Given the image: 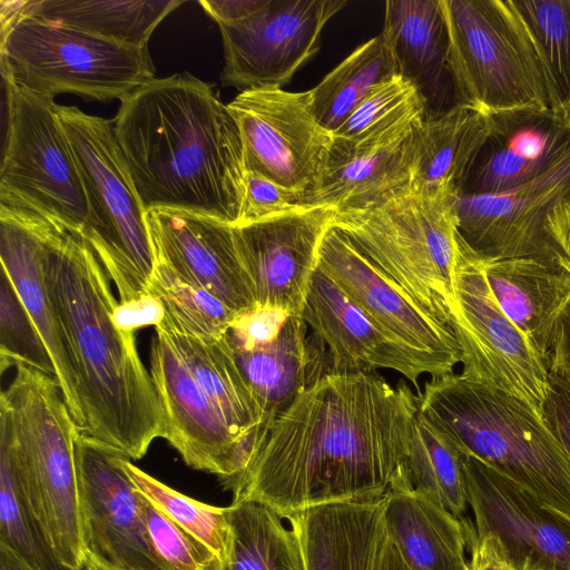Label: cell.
<instances>
[{"mask_svg":"<svg viewBox=\"0 0 570 570\" xmlns=\"http://www.w3.org/2000/svg\"><path fill=\"white\" fill-rule=\"evenodd\" d=\"M397 73L401 72L393 47L381 31L311 89L317 120L333 134L376 85Z\"/></svg>","mask_w":570,"mask_h":570,"instance_id":"836d02e7","label":"cell"},{"mask_svg":"<svg viewBox=\"0 0 570 570\" xmlns=\"http://www.w3.org/2000/svg\"><path fill=\"white\" fill-rule=\"evenodd\" d=\"M542 415L570 463V379L549 371Z\"/></svg>","mask_w":570,"mask_h":570,"instance_id":"f6af8a7d","label":"cell"},{"mask_svg":"<svg viewBox=\"0 0 570 570\" xmlns=\"http://www.w3.org/2000/svg\"><path fill=\"white\" fill-rule=\"evenodd\" d=\"M227 107L240 130L247 170L304 197L322 185L330 165L333 134L317 120L311 89L245 90Z\"/></svg>","mask_w":570,"mask_h":570,"instance_id":"4fadbf2b","label":"cell"},{"mask_svg":"<svg viewBox=\"0 0 570 570\" xmlns=\"http://www.w3.org/2000/svg\"><path fill=\"white\" fill-rule=\"evenodd\" d=\"M548 360L549 371L570 379V305L558 324Z\"/></svg>","mask_w":570,"mask_h":570,"instance_id":"681fc988","label":"cell"},{"mask_svg":"<svg viewBox=\"0 0 570 570\" xmlns=\"http://www.w3.org/2000/svg\"><path fill=\"white\" fill-rule=\"evenodd\" d=\"M462 465L476 537H495L515 570H570L569 517L473 456Z\"/></svg>","mask_w":570,"mask_h":570,"instance_id":"2e32d148","label":"cell"},{"mask_svg":"<svg viewBox=\"0 0 570 570\" xmlns=\"http://www.w3.org/2000/svg\"><path fill=\"white\" fill-rule=\"evenodd\" d=\"M288 317L283 309L254 307L237 316L227 332V337L236 348L261 347L277 338Z\"/></svg>","mask_w":570,"mask_h":570,"instance_id":"ee69618b","label":"cell"},{"mask_svg":"<svg viewBox=\"0 0 570 570\" xmlns=\"http://www.w3.org/2000/svg\"><path fill=\"white\" fill-rule=\"evenodd\" d=\"M0 395V456L58 560L85 570L75 439L79 431L55 376L17 364Z\"/></svg>","mask_w":570,"mask_h":570,"instance_id":"277c9868","label":"cell"},{"mask_svg":"<svg viewBox=\"0 0 570 570\" xmlns=\"http://www.w3.org/2000/svg\"><path fill=\"white\" fill-rule=\"evenodd\" d=\"M417 413L462 454L570 518V463L543 415L527 402L453 372L424 383Z\"/></svg>","mask_w":570,"mask_h":570,"instance_id":"5b68a950","label":"cell"},{"mask_svg":"<svg viewBox=\"0 0 570 570\" xmlns=\"http://www.w3.org/2000/svg\"><path fill=\"white\" fill-rule=\"evenodd\" d=\"M459 235L483 262L532 257L570 273V153L513 189L456 194Z\"/></svg>","mask_w":570,"mask_h":570,"instance_id":"8fae6325","label":"cell"},{"mask_svg":"<svg viewBox=\"0 0 570 570\" xmlns=\"http://www.w3.org/2000/svg\"><path fill=\"white\" fill-rule=\"evenodd\" d=\"M122 464L135 488L144 497L206 546L220 564L225 561L230 537L227 507L209 505L179 493L134 465L128 456Z\"/></svg>","mask_w":570,"mask_h":570,"instance_id":"8d00e7d4","label":"cell"},{"mask_svg":"<svg viewBox=\"0 0 570 570\" xmlns=\"http://www.w3.org/2000/svg\"><path fill=\"white\" fill-rule=\"evenodd\" d=\"M51 222L0 205V257L52 361L56 379L79 430L85 426L70 345L48 289L45 254Z\"/></svg>","mask_w":570,"mask_h":570,"instance_id":"603a6c76","label":"cell"},{"mask_svg":"<svg viewBox=\"0 0 570 570\" xmlns=\"http://www.w3.org/2000/svg\"><path fill=\"white\" fill-rule=\"evenodd\" d=\"M139 502L149 548L163 570L219 569V560L206 546L169 519L140 492Z\"/></svg>","mask_w":570,"mask_h":570,"instance_id":"60d3db41","label":"cell"},{"mask_svg":"<svg viewBox=\"0 0 570 570\" xmlns=\"http://www.w3.org/2000/svg\"><path fill=\"white\" fill-rule=\"evenodd\" d=\"M489 115V131L460 194H498L539 177L570 153V119L551 109Z\"/></svg>","mask_w":570,"mask_h":570,"instance_id":"cb8c5ba5","label":"cell"},{"mask_svg":"<svg viewBox=\"0 0 570 570\" xmlns=\"http://www.w3.org/2000/svg\"><path fill=\"white\" fill-rule=\"evenodd\" d=\"M417 395L375 372H331L273 420L233 501L283 519L317 505L383 499L405 464Z\"/></svg>","mask_w":570,"mask_h":570,"instance_id":"6da1fadb","label":"cell"},{"mask_svg":"<svg viewBox=\"0 0 570 570\" xmlns=\"http://www.w3.org/2000/svg\"><path fill=\"white\" fill-rule=\"evenodd\" d=\"M229 546L218 570H306L297 534L282 517L255 500L227 507Z\"/></svg>","mask_w":570,"mask_h":570,"instance_id":"d6a6232c","label":"cell"},{"mask_svg":"<svg viewBox=\"0 0 570 570\" xmlns=\"http://www.w3.org/2000/svg\"><path fill=\"white\" fill-rule=\"evenodd\" d=\"M544 75L550 109L570 119V0H507Z\"/></svg>","mask_w":570,"mask_h":570,"instance_id":"e575fe53","label":"cell"},{"mask_svg":"<svg viewBox=\"0 0 570 570\" xmlns=\"http://www.w3.org/2000/svg\"><path fill=\"white\" fill-rule=\"evenodd\" d=\"M481 262L502 312L548 363L558 324L570 305V273L532 257Z\"/></svg>","mask_w":570,"mask_h":570,"instance_id":"4316f807","label":"cell"},{"mask_svg":"<svg viewBox=\"0 0 570 570\" xmlns=\"http://www.w3.org/2000/svg\"><path fill=\"white\" fill-rule=\"evenodd\" d=\"M166 315V308L159 297L147 293L128 302H118L112 313L116 326L127 333L138 328L158 326Z\"/></svg>","mask_w":570,"mask_h":570,"instance_id":"bcb514c9","label":"cell"},{"mask_svg":"<svg viewBox=\"0 0 570 570\" xmlns=\"http://www.w3.org/2000/svg\"><path fill=\"white\" fill-rule=\"evenodd\" d=\"M7 132L0 205L29 212L86 236L89 205L53 99L3 79Z\"/></svg>","mask_w":570,"mask_h":570,"instance_id":"30bf717a","label":"cell"},{"mask_svg":"<svg viewBox=\"0 0 570 570\" xmlns=\"http://www.w3.org/2000/svg\"><path fill=\"white\" fill-rule=\"evenodd\" d=\"M567 248H568V252L570 254V227H569L568 233H567Z\"/></svg>","mask_w":570,"mask_h":570,"instance_id":"db71d44e","label":"cell"},{"mask_svg":"<svg viewBox=\"0 0 570 570\" xmlns=\"http://www.w3.org/2000/svg\"><path fill=\"white\" fill-rule=\"evenodd\" d=\"M456 194L409 185L365 207L335 210L332 223L446 325L459 246Z\"/></svg>","mask_w":570,"mask_h":570,"instance_id":"8992f818","label":"cell"},{"mask_svg":"<svg viewBox=\"0 0 570 570\" xmlns=\"http://www.w3.org/2000/svg\"><path fill=\"white\" fill-rule=\"evenodd\" d=\"M85 186L89 223L86 238L109 278L119 302L149 293L155 266L146 210L118 145L114 119L56 104Z\"/></svg>","mask_w":570,"mask_h":570,"instance_id":"52a82bcc","label":"cell"},{"mask_svg":"<svg viewBox=\"0 0 570 570\" xmlns=\"http://www.w3.org/2000/svg\"><path fill=\"white\" fill-rule=\"evenodd\" d=\"M155 259L203 287L237 314L255 307L232 225L199 213L154 208L145 214Z\"/></svg>","mask_w":570,"mask_h":570,"instance_id":"44dd1931","label":"cell"},{"mask_svg":"<svg viewBox=\"0 0 570 570\" xmlns=\"http://www.w3.org/2000/svg\"><path fill=\"white\" fill-rule=\"evenodd\" d=\"M424 95L419 86L401 73L376 85L350 117L333 132L337 140H353L386 120L397 110Z\"/></svg>","mask_w":570,"mask_h":570,"instance_id":"b9f144b4","label":"cell"},{"mask_svg":"<svg viewBox=\"0 0 570 570\" xmlns=\"http://www.w3.org/2000/svg\"><path fill=\"white\" fill-rule=\"evenodd\" d=\"M334 208L301 207L232 226L237 256L255 307L302 316L322 240Z\"/></svg>","mask_w":570,"mask_h":570,"instance_id":"e0dca14e","label":"cell"},{"mask_svg":"<svg viewBox=\"0 0 570 570\" xmlns=\"http://www.w3.org/2000/svg\"><path fill=\"white\" fill-rule=\"evenodd\" d=\"M0 570H31L10 548L0 543Z\"/></svg>","mask_w":570,"mask_h":570,"instance_id":"816d5d0a","label":"cell"},{"mask_svg":"<svg viewBox=\"0 0 570 570\" xmlns=\"http://www.w3.org/2000/svg\"><path fill=\"white\" fill-rule=\"evenodd\" d=\"M448 69L460 104L487 114L550 109L546 79L507 0H441Z\"/></svg>","mask_w":570,"mask_h":570,"instance_id":"9c48e42d","label":"cell"},{"mask_svg":"<svg viewBox=\"0 0 570 570\" xmlns=\"http://www.w3.org/2000/svg\"><path fill=\"white\" fill-rule=\"evenodd\" d=\"M345 0H265L250 16L218 24L224 87L282 88L318 52L327 22Z\"/></svg>","mask_w":570,"mask_h":570,"instance_id":"5bb4252c","label":"cell"},{"mask_svg":"<svg viewBox=\"0 0 570 570\" xmlns=\"http://www.w3.org/2000/svg\"><path fill=\"white\" fill-rule=\"evenodd\" d=\"M385 497L313 507L287 518L306 570H376L385 541Z\"/></svg>","mask_w":570,"mask_h":570,"instance_id":"484cf974","label":"cell"},{"mask_svg":"<svg viewBox=\"0 0 570 570\" xmlns=\"http://www.w3.org/2000/svg\"><path fill=\"white\" fill-rule=\"evenodd\" d=\"M471 551L470 570H515L493 535L476 537L475 529L468 534Z\"/></svg>","mask_w":570,"mask_h":570,"instance_id":"7dc6e473","label":"cell"},{"mask_svg":"<svg viewBox=\"0 0 570 570\" xmlns=\"http://www.w3.org/2000/svg\"><path fill=\"white\" fill-rule=\"evenodd\" d=\"M114 121L146 212L171 208L239 223L244 142L212 83L189 72L155 78L120 100Z\"/></svg>","mask_w":570,"mask_h":570,"instance_id":"7a4b0ae2","label":"cell"},{"mask_svg":"<svg viewBox=\"0 0 570 570\" xmlns=\"http://www.w3.org/2000/svg\"><path fill=\"white\" fill-rule=\"evenodd\" d=\"M85 570H124L119 568L109 567L98 562L97 560L87 557Z\"/></svg>","mask_w":570,"mask_h":570,"instance_id":"f5cc1de1","label":"cell"},{"mask_svg":"<svg viewBox=\"0 0 570 570\" xmlns=\"http://www.w3.org/2000/svg\"><path fill=\"white\" fill-rule=\"evenodd\" d=\"M0 543L31 570H71L56 557L18 491L8 462L0 456Z\"/></svg>","mask_w":570,"mask_h":570,"instance_id":"f35d334b","label":"cell"},{"mask_svg":"<svg viewBox=\"0 0 570 570\" xmlns=\"http://www.w3.org/2000/svg\"><path fill=\"white\" fill-rule=\"evenodd\" d=\"M265 0H202L199 4L217 24L234 23L258 10Z\"/></svg>","mask_w":570,"mask_h":570,"instance_id":"c3c4849f","label":"cell"},{"mask_svg":"<svg viewBox=\"0 0 570 570\" xmlns=\"http://www.w3.org/2000/svg\"><path fill=\"white\" fill-rule=\"evenodd\" d=\"M383 518L387 538L409 570H470V522L414 489L406 463L385 495Z\"/></svg>","mask_w":570,"mask_h":570,"instance_id":"d4e9b609","label":"cell"},{"mask_svg":"<svg viewBox=\"0 0 570 570\" xmlns=\"http://www.w3.org/2000/svg\"><path fill=\"white\" fill-rule=\"evenodd\" d=\"M489 131V115L459 104L423 119L416 129L411 186L423 191L459 193Z\"/></svg>","mask_w":570,"mask_h":570,"instance_id":"4dcf8cb0","label":"cell"},{"mask_svg":"<svg viewBox=\"0 0 570 570\" xmlns=\"http://www.w3.org/2000/svg\"><path fill=\"white\" fill-rule=\"evenodd\" d=\"M181 0H1L0 16L33 17L127 47L148 48Z\"/></svg>","mask_w":570,"mask_h":570,"instance_id":"f1b7e54d","label":"cell"},{"mask_svg":"<svg viewBox=\"0 0 570 570\" xmlns=\"http://www.w3.org/2000/svg\"><path fill=\"white\" fill-rule=\"evenodd\" d=\"M303 320L325 345L331 372H399L415 387L421 375L449 374L439 363L403 345L367 316L318 266Z\"/></svg>","mask_w":570,"mask_h":570,"instance_id":"ffe728a7","label":"cell"},{"mask_svg":"<svg viewBox=\"0 0 570 570\" xmlns=\"http://www.w3.org/2000/svg\"><path fill=\"white\" fill-rule=\"evenodd\" d=\"M75 455L87 557L124 570H163L147 541L139 492L122 464L127 455L79 431Z\"/></svg>","mask_w":570,"mask_h":570,"instance_id":"9a60e30c","label":"cell"},{"mask_svg":"<svg viewBox=\"0 0 570 570\" xmlns=\"http://www.w3.org/2000/svg\"><path fill=\"white\" fill-rule=\"evenodd\" d=\"M149 363L165 417L164 439L190 468L213 473L218 481L226 479L238 440L159 331L151 342Z\"/></svg>","mask_w":570,"mask_h":570,"instance_id":"7402d4cb","label":"cell"},{"mask_svg":"<svg viewBox=\"0 0 570 570\" xmlns=\"http://www.w3.org/2000/svg\"><path fill=\"white\" fill-rule=\"evenodd\" d=\"M155 330L165 335L238 441L269 417L243 375L227 333H191L167 311Z\"/></svg>","mask_w":570,"mask_h":570,"instance_id":"83f0119b","label":"cell"},{"mask_svg":"<svg viewBox=\"0 0 570 570\" xmlns=\"http://www.w3.org/2000/svg\"><path fill=\"white\" fill-rule=\"evenodd\" d=\"M49 293L73 356L80 433L141 459L165 435V417L134 333L112 321L110 278L83 234L51 224L45 254Z\"/></svg>","mask_w":570,"mask_h":570,"instance_id":"3957f363","label":"cell"},{"mask_svg":"<svg viewBox=\"0 0 570 570\" xmlns=\"http://www.w3.org/2000/svg\"><path fill=\"white\" fill-rule=\"evenodd\" d=\"M303 199L304 194L282 186L256 171L247 170L245 200L237 225L258 222L298 209L304 207Z\"/></svg>","mask_w":570,"mask_h":570,"instance_id":"7bdbcfd3","label":"cell"},{"mask_svg":"<svg viewBox=\"0 0 570 570\" xmlns=\"http://www.w3.org/2000/svg\"><path fill=\"white\" fill-rule=\"evenodd\" d=\"M421 95L366 134L348 141L333 138L322 185L304 197V207L335 210L365 207L411 185L416 159V129L426 118Z\"/></svg>","mask_w":570,"mask_h":570,"instance_id":"d6986e66","label":"cell"},{"mask_svg":"<svg viewBox=\"0 0 570 570\" xmlns=\"http://www.w3.org/2000/svg\"><path fill=\"white\" fill-rule=\"evenodd\" d=\"M376 570H409L387 537Z\"/></svg>","mask_w":570,"mask_h":570,"instance_id":"f907efd6","label":"cell"},{"mask_svg":"<svg viewBox=\"0 0 570 570\" xmlns=\"http://www.w3.org/2000/svg\"><path fill=\"white\" fill-rule=\"evenodd\" d=\"M396 56L400 72L420 88L424 76L433 83L448 69L449 37L441 0H389L384 26Z\"/></svg>","mask_w":570,"mask_h":570,"instance_id":"1f68e13d","label":"cell"},{"mask_svg":"<svg viewBox=\"0 0 570 570\" xmlns=\"http://www.w3.org/2000/svg\"><path fill=\"white\" fill-rule=\"evenodd\" d=\"M149 293L159 297L166 311L185 328L198 335H225L239 315L203 287L174 273L159 259H155Z\"/></svg>","mask_w":570,"mask_h":570,"instance_id":"74e56055","label":"cell"},{"mask_svg":"<svg viewBox=\"0 0 570 570\" xmlns=\"http://www.w3.org/2000/svg\"><path fill=\"white\" fill-rule=\"evenodd\" d=\"M307 330L302 316H289L273 342L252 350L232 346L243 375L272 419L327 374L322 370L324 361L316 341Z\"/></svg>","mask_w":570,"mask_h":570,"instance_id":"f546056e","label":"cell"},{"mask_svg":"<svg viewBox=\"0 0 570 570\" xmlns=\"http://www.w3.org/2000/svg\"><path fill=\"white\" fill-rule=\"evenodd\" d=\"M405 463L414 489L463 519L469 504L462 453L419 413Z\"/></svg>","mask_w":570,"mask_h":570,"instance_id":"d590c367","label":"cell"},{"mask_svg":"<svg viewBox=\"0 0 570 570\" xmlns=\"http://www.w3.org/2000/svg\"><path fill=\"white\" fill-rule=\"evenodd\" d=\"M448 325L461 351L463 375L510 393L542 414L548 363L502 312L481 259L460 235Z\"/></svg>","mask_w":570,"mask_h":570,"instance_id":"7c38bea8","label":"cell"},{"mask_svg":"<svg viewBox=\"0 0 570 570\" xmlns=\"http://www.w3.org/2000/svg\"><path fill=\"white\" fill-rule=\"evenodd\" d=\"M0 20L2 78L36 95L121 100L155 79L148 48L122 46L33 17Z\"/></svg>","mask_w":570,"mask_h":570,"instance_id":"ba28073f","label":"cell"},{"mask_svg":"<svg viewBox=\"0 0 570 570\" xmlns=\"http://www.w3.org/2000/svg\"><path fill=\"white\" fill-rule=\"evenodd\" d=\"M318 267L379 326L449 374L461 363L453 331L366 257L341 230L325 234Z\"/></svg>","mask_w":570,"mask_h":570,"instance_id":"ac0fdd59","label":"cell"},{"mask_svg":"<svg viewBox=\"0 0 570 570\" xmlns=\"http://www.w3.org/2000/svg\"><path fill=\"white\" fill-rule=\"evenodd\" d=\"M0 364L1 372L24 364L56 377L48 350L3 268L0 275Z\"/></svg>","mask_w":570,"mask_h":570,"instance_id":"ab89813d","label":"cell"}]
</instances>
